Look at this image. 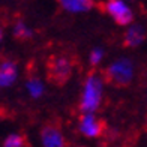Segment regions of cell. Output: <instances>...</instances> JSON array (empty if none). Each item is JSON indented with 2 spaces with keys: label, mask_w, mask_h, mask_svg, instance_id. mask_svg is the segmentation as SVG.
<instances>
[{
  "label": "cell",
  "mask_w": 147,
  "mask_h": 147,
  "mask_svg": "<svg viewBox=\"0 0 147 147\" xmlns=\"http://www.w3.org/2000/svg\"><path fill=\"white\" fill-rule=\"evenodd\" d=\"M104 77H99L96 71H92L84 80L81 99H80L78 108L83 113H95L102 102L104 93Z\"/></svg>",
  "instance_id": "cell-1"
},
{
  "label": "cell",
  "mask_w": 147,
  "mask_h": 147,
  "mask_svg": "<svg viewBox=\"0 0 147 147\" xmlns=\"http://www.w3.org/2000/svg\"><path fill=\"white\" fill-rule=\"evenodd\" d=\"M105 83L116 87H125L129 86L134 78V66L128 59H119L117 62L111 63L108 68L102 72Z\"/></svg>",
  "instance_id": "cell-2"
},
{
  "label": "cell",
  "mask_w": 147,
  "mask_h": 147,
  "mask_svg": "<svg viewBox=\"0 0 147 147\" xmlns=\"http://www.w3.org/2000/svg\"><path fill=\"white\" fill-rule=\"evenodd\" d=\"M72 75V62L62 54L50 56L47 60V78L56 86H63Z\"/></svg>",
  "instance_id": "cell-3"
},
{
  "label": "cell",
  "mask_w": 147,
  "mask_h": 147,
  "mask_svg": "<svg viewBox=\"0 0 147 147\" xmlns=\"http://www.w3.org/2000/svg\"><path fill=\"white\" fill-rule=\"evenodd\" d=\"M102 9L108 14L117 26H129L134 21L132 9L125 3V0H107Z\"/></svg>",
  "instance_id": "cell-4"
},
{
  "label": "cell",
  "mask_w": 147,
  "mask_h": 147,
  "mask_svg": "<svg viewBox=\"0 0 147 147\" xmlns=\"http://www.w3.org/2000/svg\"><path fill=\"white\" fill-rule=\"evenodd\" d=\"M105 129L107 123L93 113H83V116H80L78 131L81 132V135L87 138H99L105 134Z\"/></svg>",
  "instance_id": "cell-5"
},
{
  "label": "cell",
  "mask_w": 147,
  "mask_h": 147,
  "mask_svg": "<svg viewBox=\"0 0 147 147\" xmlns=\"http://www.w3.org/2000/svg\"><path fill=\"white\" fill-rule=\"evenodd\" d=\"M41 140L45 147H63L66 146V140L62 135L59 126L53 123H47L41 129Z\"/></svg>",
  "instance_id": "cell-6"
},
{
  "label": "cell",
  "mask_w": 147,
  "mask_h": 147,
  "mask_svg": "<svg viewBox=\"0 0 147 147\" xmlns=\"http://www.w3.org/2000/svg\"><path fill=\"white\" fill-rule=\"evenodd\" d=\"M146 39V30L143 26L140 24H134L129 26L128 30L125 32V38H123V45L126 48H135L140 44H143Z\"/></svg>",
  "instance_id": "cell-7"
},
{
  "label": "cell",
  "mask_w": 147,
  "mask_h": 147,
  "mask_svg": "<svg viewBox=\"0 0 147 147\" xmlns=\"http://www.w3.org/2000/svg\"><path fill=\"white\" fill-rule=\"evenodd\" d=\"M60 8L65 9L66 12H87L96 6V0H57Z\"/></svg>",
  "instance_id": "cell-8"
},
{
  "label": "cell",
  "mask_w": 147,
  "mask_h": 147,
  "mask_svg": "<svg viewBox=\"0 0 147 147\" xmlns=\"http://www.w3.org/2000/svg\"><path fill=\"white\" fill-rule=\"evenodd\" d=\"M17 65L12 60H3L0 65V86L2 87H9L17 80Z\"/></svg>",
  "instance_id": "cell-9"
},
{
  "label": "cell",
  "mask_w": 147,
  "mask_h": 147,
  "mask_svg": "<svg viewBox=\"0 0 147 147\" xmlns=\"http://www.w3.org/2000/svg\"><path fill=\"white\" fill-rule=\"evenodd\" d=\"M12 35H14V38L17 39V41L20 42H26L29 41V39H32L33 36V32L30 27H27L23 21H18L14 24V30H12Z\"/></svg>",
  "instance_id": "cell-10"
},
{
  "label": "cell",
  "mask_w": 147,
  "mask_h": 147,
  "mask_svg": "<svg viewBox=\"0 0 147 147\" xmlns=\"http://www.w3.org/2000/svg\"><path fill=\"white\" fill-rule=\"evenodd\" d=\"M27 90L32 95V98H41L44 95V84L39 78L32 77L27 80Z\"/></svg>",
  "instance_id": "cell-11"
},
{
  "label": "cell",
  "mask_w": 147,
  "mask_h": 147,
  "mask_svg": "<svg viewBox=\"0 0 147 147\" xmlns=\"http://www.w3.org/2000/svg\"><path fill=\"white\" fill-rule=\"evenodd\" d=\"M3 146L5 147H23V146H27V140H26L24 135H20V134H9L3 140Z\"/></svg>",
  "instance_id": "cell-12"
},
{
  "label": "cell",
  "mask_w": 147,
  "mask_h": 147,
  "mask_svg": "<svg viewBox=\"0 0 147 147\" xmlns=\"http://www.w3.org/2000/svg\"><path fill=\"white\" fill-rule=\"evenodd\" d=\"M102 59H104V51H102V48H93V50L90 51L89 62H90V65L93 66V68L101 63Z\"/></svg>",
  "instance_id": "cell-13"
}]
</instances>
